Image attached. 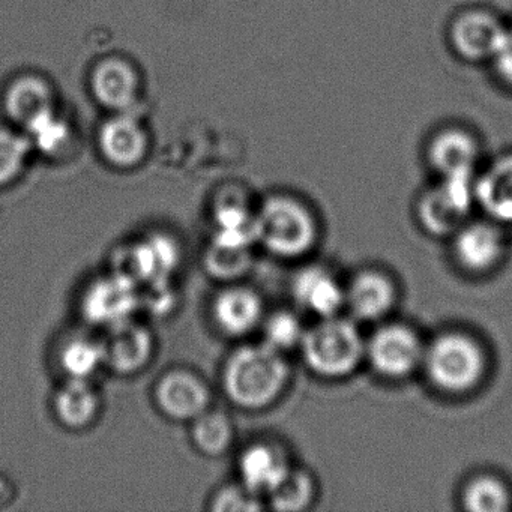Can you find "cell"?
<instances>
[{
  "label": "cell",
  "mask_w": 512,
  "mask_h": 512,
  "mask_svg": "<svg viewBox=\"0 0 512 512\" xmlns=\"http://www.w3.org/2000/svg\"><path fill=\"white\" fill-rule=\"evenodd\" d=\"M289 382V362L266 343L233 350L221 373L224 394L235 406L247 410L271 406L284 394Z\"/></svg>",
  "instance_id": "6da1fadb"
},
{
  "label": "cell",
  "mask_w": 512,
  "mask_h": 512,
  "mask_svg": "<svg viewBox=\"0 0 512 512\" xmlns=\"http://www.w3.org/2000/svg\"><path fill=\"white\" fill-rule=\"evenodd\" d=\"M305 365L325 379L350 376L365 358V341L355 323L343 317H323L305 329L301 346Z\"/></svg>",
  "instance_id": "7a4b0ae2"
},
{
  "label": "cell",
  "mask_w": 512,
  "mask_h": 512,
  "mask_svg": "<svg viewBox=\"0 0 512 512\" xmlns=\"http://www.w3.org/2000/svg\"><path fill=\"white\" fill-rule=\"evenodd\" d=\"M421 367L434 388L445 394H467L481 383L487 368L478 341L461 332L437 335L424 347Z\"/></svg>",
  "instance_id": "3957f363"
},
{
  "label": "cell",
  "mask_w": 512,
  "mask_h": 512,
  "mask_svg": "<svg viewBox=\"0 0 512 512\" xmlns=\"http://www.w3.org/2000/svg\"><path fill=\"white\" fill-rule=\"evenodd\" d=\"M317 233L316 218L293 197H268L257 211V242L274 256H305L316 244Z\"/></svg>",
  "instance_id": "277c9868"
},
{
  "label": "cell",
  "mask_w": 512,
  "mask_h": 512,
  "mask_svg": "<svg viewBox=\"0 0 512 512\" xmlns=\"http://www.w3.org/2000/svg\"><path fill=\"white\" fill-rule=\"evenodd\" d=\"M139 310H142L139 284L116 269L92 280L80 298L83 319L106 329L134 319Z\"/></svg>",
  "instance_id": "5b68a950"
},
{
  "label": "cell",
  "mask_w": 512,
  "mask_h": 512,
  "mask_svg": "<svg viewBox=\"0 0 512 512\" xmlns=\"http://www.w3.org/2000/svg\"><path fill=\"white\" fill-rule=\"evenodd\" d=\"M181 265V247L173 236L152 232L131 242L118 254L116 271L133 278L140 287L172 283Z\"/></svg>",
  "instance_id": "8992f818"
},
{
  "label": "cell",
  "mask_w": 512,
  "mask_h": 512,
  "mask_svg": "<svg viewBox=\"0 0 512 512\" xmlns=\"http://www.w3.org/2000/svg\"><path fill=\"white\" fill-rule=\"evenodd\" d=\"M473 176L442 178L439 187L428 191L418 205V220L433 236L454 235L464 224L475 200Z\"/></svg>",
  "instance_id": "52a82bcc"
},
{
  "label": "cell",
  "mask_w": 512,
  "mask_h": 512,
  "mask_svg": "<svg viewBox=\"0 0 512 512\" xmlns=\"http://www.w3.org/2000/svg\"><path fill=\"white\" fill-rule=\"evenodd\" d=\"M424 346L415 331L403 325H385L365 341V358L386 379H403L421 367Z\"/></svg>",
  "instance_id": "ba28073f"
},
{
  "label": "cell",
  "mask_w": 512,
  "mask_h": 512,
  "mask_svg": "<svg viewBox=\"0 0 512 512\" xmlns=\"http://www.w3.org/2000/svg\"><path fill=\"white\" fill-rule=\"evenodd\" d=\"M155 403L173 421H193L209 409L212 395L205 380L187 368H173L158 379Z\"/></svg>",
  "instance_id": "9c48e42d"
},
{
  "label": "cell",
  "mask_w": 512,
  "mask_h": 512,
  "mask_svg": "<svg viewBox=\"0 0 512 512\" xmlns=\"http://www.w3.org/2000/svg\"><path fill=\"white\" fill-rule=\"evenodd\" d=\"M103 346L106 367L122 376H131L154 358L155 338L145 323L130 319L107 329Z\"/></svg>",
  "instance_id": "30bf717a"
},
{
  "label": "cell",
  "mask_w": 512,
  "mask_h": 512,
  "mask_svg": "<svg viewBox=\"0 0 512 512\" xmlns=\"http://www.w3.org/2000/svg\"><path fill=\"white\" fill-rule=\"evenodd\" d=\"M505 250V238L494 224L464 223L454 233L455 260L470 274H487L496 268Z\"/></svg>",
  "instance_id": "8fae6325"
},
{
  "label": "cell",
  "mask_w": 512,
  "mask_h": 512,
  "mask_svg": "<svg viewBox=\"0 0 512 512\" xmlns=\"http://www.w3.org/2000/svg\"><path fill=\"white\" fill-rule=\"evenodd\" d=\"M212 319L223 334L244 337L262 325L263 302L250 287L229 286L212 301Z\"/></svg>",
  "instance_id": "7c38bea8"
},
{
  "label": "cell",
  "mask_w": 512,
  "mask_h": 512,
  "mask_svg": "<svg viewBox=\"0 0 512 512\" xmlns=\"http://www.w3.org/2000/svg\"><path fill=\"white\" fill-rule=\"evenodd\" d=\"M506 29L499 20L484 11L461 14L451 26V44L455 52L470 62L491 61Z\"/></svg>",
  "instance_id": "4fadbf2b"
},
{
  "label": "cell",
  "mask_w": 512,
  "mask_h": 512,
  "mask_svg": "<svg viewBox=\"0 0 512 512\" xmlns=\"http://www.w3.org/2000/svg\"><path fill=\"white\" fill-rule=\"evenodd\" d=\"M292 469L286 451L278 443L259 440L239 455L238 472L242 484L254 493L268 494Z\"/></svg>",
  "instance_id": "5bb4252c"
},
{
  "label": "cell",
  "mask_w": 512,
  "mask_h": 512,
  "mask_svg": "<svg viewBox=\"0 0 512 512\" xmlns=\"http://www.w3.org/2000/svg\"><path fill=\"white\" fill-rule=\"evenodd\" d=\"M296 304L323 319L340 314L344 307V287L328 269L310 265L298 271L292 281Z\"/></svg>",
  "instance_id": "9a60e30c"
},
{
  "label": "cell",
  "mask_w": 512,
  "mask_h": 512,
  "mask_svg": "<svg viewBox=\"0 0 512 512\" xmlns=\"http://www.w3.org/2000/svg\"><path fill=\"white\" fill-rule=\"evenodd\" d=\"M397 293L386 275L377 271L359 272L344 289V307L355 319L374 322L394 308Z\"/></svg>",
  "instance_id": "2e32d148"
},
{
  "label": "cell",
  "mask_w": 512,
  "mask_h": 512,
  "mask_svg": "<svg viewBox=\"0 0 512 512\" xmlns=\"http://www.w3.org/2000/svg\"><path fill=\"white\" fill-rule=\"evenodd\" d=\"M214 235L211 242L226 247L251 248L257 242V212L247 200L235 194H223L212 208Z\"/></svg>",
  "instance_id": "e0dca14e"
},
{
  "label": "cell",
  "mask_w": 512,
  "mask_h": 512,
  "mask_svg": "<svg viewBox=\"0 0 512 512\" xmlns=\"http://www.w3.org/2000/svg\"><path fill=\"white\" fill-rule=\"evenodd\" d=\"M100 148L110 164L127 169L145 157L148 137L136 118L121 112L101 128Z\"/></svg>",
  "instance_id": "ac0fdd59"
},
{
  "label": "cell",
  "mask_w": 512,
  "mask_h": 512,
  "mask_svg": "<svg viewBox=\"0 0 512 512\" xmlns=\"http://www.w3.org/2000/svg\"><path fill=\"white\" fill-rule=\"evenodd\" d=\"M479 149L476 140L463 130H445L437 134L428 146L430 166L442 178L473 176Z\"/></svg>",
  "instance_id": "d6986e66"
},
{
  "label": "cell",
  "mask_w": 512,
  "mask_h": 512,
  "mask_svg": "<svg viewBox=\"0 0 512 512\" xmlns=\"http://www.w3.org/2000/svg\"><path fill=\"white\" fill-rule=\"evenodd\" d=\"M92 91L103 106L127 112L136 103L139 77L127 62L107 59L92 74Z\"/></svg>",
  "instance_id": "ffe728a7"
},
{
  "label": "cell",
  "mask_w": 512,
  "mask_h": 512,
  "mask_svg": "<svg viewBox=\"0 0 512 512\" xmlns=\"http://www.w3.org/2000/svg\"><path fill=\"white\" fill-rule=\"evenodd\" d=\"M475 202L499 224H512V154L494 161L473 185Z\"/></svg>",
  "instance_id": "44dd1931"
},
{
  "label": "cell",
  "mask_w": 512,
  "mask_h": 512,
  "mask_svg": "<svg viewBox=\"0 0 512 512\" xmlns=\"http://www.w3.org/2000/svg\"><path fill=\"white\" fill-rule=\"evenodd\" d=\"M101 409V397L91 380L67 379L55 392L53 412L56 419L70 430H85Z\"/></svg>",
  "instance_id": "7402d4cb"
},
{
  "label": "cell",
  "mask_w": 512,
  "mask_h": 512,
  "mask_svg": "<svg viewBox=\"0 0 512 512\" xmlns=\"http://www.w3.org/2000/svg\"><path fill=\"white\" fill-rule=\"evenodd\" d=\"M5 109L16 124L28 130L41 119L55 113L52 91L38 77H20L8 88Z\"/></svg>",
  "instance_id": "603a6c76"
},
{
  "label": "cell",
  "mask_w": 512,
  "mask_h": 512,
  "mask_svg": "<svg viewBox=\"0 0 512 512\" xmlns=\"http://www.w3.org/2000/svg\"><path fill=\"white\" fill-rule=\"evenodd\" d=\"M58 364L67 379H86L106 367L103 340L91 335H73L58 353Z\"/></svg>",
  "instance_id": "cb8c5ba5"
},
{
  "label": "cell",
  "mask_w": 512,
  "mask_h": 512,
  "mask_svg": "<svg viewBox=\"0 0 512 512\" xmlns=\"http://www.w3.org/2000/svg\"><path fill=\"white\" fill-rule=\"evenodd\" d=\"M191 422V439L202 454L218 457L232 448L235 425L223 410L208 409Z\"/></svg>",
  "instance_id": "d4e9b609"
},
{
  "label": "cell",
  "mask_w": 512,
  "mask_h": 512,
  "mask_svg": "<svg viewBox=\"0 0 512 512\" xmlns=\"http://www.w3.org/2000/svg\"><path fill=\"white\" fill-rule=\"evenodd\" d=\"M269 506L280 512H299L307 509L316 496V484L310 473L290 469L287 475L268 494Z\"/></svg>",
  "instance_id": "484cf974"
},
{
  "label": "cell",
  "mask_w": 512,
  "mask_h": 512,
  "mask_svg": "<svg viewBox=\"0 0 512 512\" xmlns=\"http://www.w3.org/2000/svg\"><path fill=\"white\" fill-rule=\"evenodd\" d=\"M461 505L470 512H503L511 506V494L496 476L478 475L464 485Z\"/></svg>",
  "instance_id": "4316f807"
},
{
  "label": "cell",
  "mask_w": 512,
  "mask_h": 512,
  "mask_svg": "<svg viewBox=\"0 0 512 512\" xmlns=\"http://www.w3.org/2000/svg\"><path fill=\"white\" fill-rule=\"evenodd\" d=\"M203 265L211 277L232 283L250 271L253 254L251 248L226 247L211 242L203 254Z\"/></svg>",
  "instance_id": "83f0119b"
},
{
  "label": "cell",
  "mask_w": 512,
  "mask_h": 512,
  "mask_svg": "<svg viewBox=\"0 0 512 512\" xmlns=\"http://www.w3.org/2000/svg\"><path fill=\"white\" fill-rule=\"evenodd\" d=\"M263 343L272 349L284 353L301 346L305 328L296 314L290 311H275L271 316L263 317Z\"/></svg>",
  "instance_id": "f1b7e54d"
},
{
  "label": "cell",
  "mask_w": 512,
  "mask_h": 512,
  "mask_svg": "<svg viewBox=\"0 0 512 512\" xmlns=\"http://www.w3.org/2000/svg\"><path fill=\"white\" fill-rule=\"evenodd\" d=\"M31 146L28 137L0 130V187L10 184L23 172Z\"/></svg>",
  "instance_id": "f546056e"
},
{
  "label": "cell",
  "mask_w": 512,
  "mask_h": 512,
  "mask_svg": "<svg viewBox=\"0 0 512 512\" xmlns=\"http://www.w3.org/2000/svg\"><path fill=\"white\" fill-rule=\"evenodd\" d=\"M209 508L215 512H251L262 511V496L239 484L224 485L212 497Z\"/></svg>",
  "instance_id": "4dcf8cb0"
},
{
  "label": "cell",
  "mask_w": 512,
  "mask_h": 512,
  "mask_svg": "<svg viewBox=\"0 0 512 512\" xmlns=\"http://www.w3.org/2000/svg\"><path fill=\"white\" fill-rule=\"evenodd\" d=\"M28 133L31 145L34 143L44 152L58 151L68 136L67 127L56 118L55 113L32 125L28 128Z\"/></svg>",
  "instance_id": "1f68e13d"
},
{
  "label": "cell",
  "mask_w": 512,
  "mask_h": 512,
  "mask_svg": "<svg viewBox=\"0 0 512 512\" xmlns=\"http://www.w3.org/2000/svg\"><path fill=\"white\" fill-rule=\"evenodd\" d=\"M491 62H493L497 76L512 86V29H506Z\"/></svg>",
  "instance_id": "d6a6232c"
}]
</instances>
